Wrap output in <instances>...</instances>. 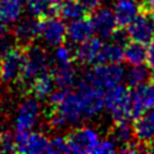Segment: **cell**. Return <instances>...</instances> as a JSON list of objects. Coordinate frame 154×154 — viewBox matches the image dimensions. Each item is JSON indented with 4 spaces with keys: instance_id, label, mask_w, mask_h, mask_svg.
I'll list each match as a JSON object with an SVG mask.
<instances>
[{
    "instance_id": "cell-1",
    "label": "cell",
    "mask_w": 154,
    "mask_h": 154,
    "mask_svg": "<svg viewBox=\"0 0 154 154\" xmlns=\"http://www.w3.org/2000/svg\"><path fill=\"white\" fill-rule=\"evenodd\" d=\"M86 119L85 107L79 91H68L57 105L50 107L49 125L54 128L75 126Z\"/></svg>"
},
{
    "instance_id": "cell-2",
    "label": "cell",
    "mask_w": 154,
    "mask_h": 154,
    "mask_svg": "<svg viewBox=\"0 0 154 154\" xmlns=\"http://www.w3.org/2000/svg\"><path fill=\"white\" fill-rule=\"evenodd\" d=\"M50 63H51V58L42 46L33 44L25 46L22 73L21 77H19L21 84L28 89L30 84L38 75L48 71Z\"/></svg>"
},
{
    "instance_id": "cell-3",
    "label": "cell",
    "mask_w": 154,
    "mask_h": 154,
    "mask_svg": "<svg viewBox=\"0 0 154 154\" xmlns=\"http://www.w3.org/2000/svg\"><path fill=\"white\" fill-rule=\"evenodd\" d=\"M82 79L90 82L96 89L105 93L107 90L117 86L126 79V69L119 63L96 64L91 71H88Z\"/></svg>"
},
{
    "instance_id": "cell-4",
    "label": "cell",
    "mask_w": 154,
    "mask_h": 154,
    "mask_svg": "<svg viewBox=\"0 0 154 154\" xmlns=\"http://www.w3.org/2000/svg\"><path fill=\"white\" fill-rule=\"evenodd\" d=\"M104 103L114 122L132 118L131 99L126 86L119 84L107 90L104 93Z\"/></svg>"
},
{
    "instance_id": "cell-5",
    "label": "cell",
    "mask_w": 154,
    "mask_h": 154,
    "mask_svg": "<svg viewBox=\"0 0 154 154\" xmlns=\"http://www.w3.org/2000/svg\"><path fill=\"white\" fill-rule=\"evenodd\" d=\"M41 117V104L35 96H27L18 104L14 116L16 132H31Z\"/></svg>"
},
{
    "instance_id": "cell-6",
    "label": "cell",
    "mask_w": 154,
    "mask_h": 154,
    "mask_svg": "<svg viewBox=\"0 0 154 154\" xmlns=\"http://www.w3.org/2000/svg\"><path fill=\"white\" fill-rule=\"evenodd\" d=\"M23 55H25V48L21 45H13L3 55L0 62V82L8 85L19 80L22 73Z\"/></svg>"
},
{
    "instance_id": "cell-7",
    "label": "cell",
    "mask_w": 154,
    "mask_h": 154,
    "mask_svg": "<svg viewBox=\"0 0 154 154\" xmlns=\"http://www.w3.org/2000/svg\"><path fill=\"white\" fill-rule=\"evenodd\" d=\"M66 137L69 152L77 154L93 153L100 141L98 131L89 126H80L72 130Z\"/></svg>"
},
{
    "instance_id": "cell-8",
    "label": "cell",
    "mask_w": 154,
    "mask_h": 154,
    "mask_svg": "<svg viewBox=\"0 0 154 154\" xmlns=\"http://www.w3.org/2000/svg\"><path fill=\"white\" fill-rule=\"evenodd\" d=\"M127 32L131 40L145 45L150 44L154 40V13L146 11L139 13L127 26Z\"/></svg>"
},
{
    "instance_id": "cell-9",
    "label": "cell",
    "mask_w": 154,
    "mask_h": 154,
    "mask_svg": "<svg viewBox=\"0 0 154 154\" xmlns=\"http://www.w3.org/2000/svg\"><path fill=\"white\" fill-rule=\"evenodd\" d=\"M38 37L49 46H58L63 44V41L67 38V26L64 25L63 19H59L54 16L42 18Z\"/></svg>"
},
{
    "instance_id": "cell-10",
    "label": "cell",
    "mask_w": 154,
    "mask_h": 154,
    "mask_svg": "<svg viewBox=\"0 0 154 154\" xmlns=\"http://www.w3.org/2000/svg\"><path fill=\"white\" fill-rule=\"evenodd\" d=\"M50 139L42 132H16V149L19 153H49Z\"/></svg>"
},
{
    "instance_id": "cell-11",
    "label": "cell",
    "mask_w": 154,
    "mask_h": 154,
    "mask_svg": "<svg viewBox=\"0 0 154 154\" xmlns=\"http://www.w3.org/2000/svg\"><path fill=\"white\" fill-rule=\"evenodd\" d=\"M131 99V110L132 118L140 117L146 110L154 108V81L153 82H145L139 85L136 88H132L130 93Z\"/></svg>"
},
{
    "instance_id": "cell-12",
    "label": "cell",
    "mask_w": 154,
    "mask_h": 154,
    "mask_svg": "<svg viewBox=\"0 0 154 154\" xmlns=\"http://www.w3.org/2000/svg\"><path fill=\"white\" fill-rule=\"evenodd\" d=\"M91 22H93L94 33L102 40L110 38L118 27L114 12L107 7L103 8L99 7L96 11H94L93 17H91Z\"/></svg>"
},
{
    "instance_id": "cell-13",
    "label": "cell",
    "mask_w": 154,
    "mask_h": 154,
    "mask_svg": "<svg viewBox=\"0 0 154 154\" xmlns=\"http://www.w3.org/2000/svg\"><path fill=\"white\" fill-rule=\"evenodd\" d=\"M41 19L37 17H25L19 18L16 22L13 30V36L21 46H28L36 40L40 35Z\"/></svg>"
},
{
    "instance_id": "cell-14",
    "label": "cell",
    "mask_w": 154,
    "mask_h": 154,
    "mask_svg": "<svg viewBox=\"0 0 154 154\" xmlns=\"http://www.w3.org/2000/svg\"><path fill=\"white\" fill-rule=\"evenodd\" d=\"M102 38L90 37L89 40L81 42L75 49V60L81 64H96L99 53L102 50Z\"/></svg>"
},
{
    "instance_id": "cell-15",
    "label": "cell",
    "mask_w": 154,
    "mask_h": 154,
    "mask_svg": "<svg viewBox=\"0 0 154 154\" xmlns=\"http://www.w3.org/2000/svg\"><path fill=\"white\" fill-rule=\"evenodd\" d=\"M94 36V27L91 19H86L85 17L71 21L67 26V40L71 44L79 45L81 42L89 40Z\"/></svg>"
},
{
    "instance_id": "cell-16",
    "label": "cell",
    "mask_w": 154,
    "mask_h": 154,
    "mask_svg": "<svg viewBox=\"0 0 154 154\" xmlns=\"http://www.w3.org/2000/svg\"><path fill=\"white\" fill-rule=\"evenodd\" d=\"M135 128V137L140 144L152 143L154 137V108L146 110L140 117L135 118L134 123Z\"/></svg>"
},
{
    "instance_id": "cell-17",
    "label": "cell",
    "mask_w": 154,
    "mask_h": 154,
    "mask_svg": "<svg viewBox=\"0 0 154 154\" xmlns=\"http://www.w3.org/2000/svg\"><path fill=\"white\" fill-rule=\"evenodd\" d=\"M140 2L139 0H117L114 4V16L119 27H126L140 13Z\"/></svg>"
},
{
    "instance_id": "cell-18",
    "label": "cell",
    "mask_w": 154,
    "mask_h": 154,
    "mask_svg": "<svg viewBox=\"0 0 154 154\" xmlns=\"http://www.w3.org/2000/svg\"><path fill=\"white\" fill-rule=\"evenodd\" d=\"M55 80L51 72L45 71L41 75H38L35 80L28 86V91L32 96H35L38 100L48 99L51 93L55 90Z\"/></svg>"
},
{
    "instance_id": "cell-19",
    "label": "cell",
    "mask_w": 154,
    "mask_h": 154,
    "mask_svg": "<svg viewBox=\"0 0 154 154\" xmlns=\"http://www.w3.org/2000/svg\"><path fill=\"white\" fill-rule=\"evenodd\" d=\"M27 0H0V17L8 25L16 23L22 18Z\"/></svg>"
},
{
    "instance_id": "cell-20",
    "label": "cell",
    "mask_w": 154,
    "mask_h": 154,
    "mask_svg": "<svg viewBox=\"0 0 154 154\" xmlns=\"http://www.w3.org/2000/svg\"><path fill=\"white\" fill-rule=\"evenodd\" d=\"M51 73L54 76L55 86L59 89L69 90L71 88H73L77 84V73L72 64L54 66Z\"/></svg>"
},
{
    "instance_id": "cell-21",
    "label": "cell",
    "mask_w": 154,
    "mask_h": 154,
    "mask_svg": "<svg viewBox=\"0 0 154 154\" xmlns=\"http://www.w3.org/2000/svg\"><path fill=\"white\" fill-rule=\"evenodd\" d=\"M110 137L117 143V145H119V148L134 143V140L136 139L134 125L130 123L128 119L114 122V126L110 130Z\"/></svg>"
},
{
    "instance_id": "cell-22",
    "label": "cell",
    "mask_w": 154,
    "mask_h": 154,
    "mask_svg": "<svg viewBox=\"0 0 154 154\" xmlns=\"http://www.w3.org/2000/svg\"><path fill=\"white\" fill-rule=\"evenodd\" d=\"M58 5L59 3L57 0H27L26 3V8L31 16L37 18L55 16L58 14Z\"/></svg>"
},
{
    "instance_id": "cell-23",
    "label": "cell",
    "mask_w": 154,
    "mask_h": 154,
    "mask_svg": "<svg viewBox=\"0 0 154 154\" xmlns=\"http://www.w3.org/2000/svg\"><path fill=\"white\" fill-rule=\"evenodd\" d=\"M123 59H125V46L112 41V42H108V44H103L96 64L121 63Z\"/></svg>"
},
{
    "instance_id": "cell-24",
    "label": "cell",
    "mask_w": 154,
    "mask_h": 154,
    "mask_svg": "<svg viewBox=\"0 0 154 154\" xmlns=\"http://www.w3.org/2000/svg\"><path fill=\"white\" fill-rule=\"evenodd\" d=\"M125 60L130 66L144 64L148 62V48L145 44L131 41L125 46Z\"/></svg>"
},
{
    "instance_id": "cell-25",
    "label": "cell",
    "mask_w": 154,
    "mask_h": 154,
    "mask_svg": "<svg viewBox=\"0 0 154 154\" xmlns=\"http://www.w3.org/2000/svg\"><path fill=\"white\" fill-rule=\"evenodd\" d=\"M86 13L88 12L77 0H67V2L59 3L58 5V14L60 16V18L69 22L85 17Z\"/></svg>"
},
{
    "instance_id": "cell-26",
    "label": "cell",
    "mask_w": 154,
    "mask_h": 154,
    "mask_svg": "<svg viewBox=\"0 0 154 154\" xmlns=\"http://www.w3.org/2000/svg\"><path fill=\"white\" fill-rule=\"evenodd\" d=\"M150 80V68L144 64L131 66L126 72V82L130 88H136L139 85H143Z\"/></svg>"
},
{
    "instance_id": "cell-27",
    "label": "cell",
    "mask_w": 154,
    "mask_h": 154,
    "mask_svg": "<svg viewBox=\"0 0 154 154\" xmlns=\"http://www.w3.org/2000/svg\"><path fill=\"white\" fill-rule=\"evenodd\" d=\"M75 59V51L71 50L66 45H58L55 46L54 54H53V63L54 66H64V64H72Z\"/></svg>"
},
{
    "instance_id": "cell-28",
    "label": "cell",
    "mask_w": 154,
    "mask_h": 154,
    "mask_svg": "<svg viewBox=\"0 0 154 154\" xmlns=\"http://www.w3.org/2000/svg\"><path fill=\"white\" fill-rule=\"evenodd\" d=\"M16 149V135L0 130V153H13Z\"/></svg>"
},
{
    "instance_id": "cell-29",
    "label": "cell",
    "mask_w": 154,
    "mask_h": 154,
    "mask_svg": "<svg viewBox=\"0 0 154 154\" xmlns=\"http://www.w3.org/2000/svg\"><path fill=\"white\" fill-rule=\"evenodd\" d=\"M68 152H69V148H68V144H67V137L58 135V136L50 139L49 153L60 154V153H68Z\"/></svg>"
},
{
    "instance_id": "cell-30",
    "label": "cell",
    "mask_w": 154,
    "mask_h": 154,
    "mask_svg": "<svg viewBox=\"0 0 154 154\" xmlns=\"http://www.w3.org/2000/svg\"><path fill=\"white\" fill-rule=\"evenodd\" d=\"M118 152L117 148V143H116L112 137L109 139H104V140H100L98 143V145L94 149L93 153L96 154H110V153H116Z\"/></svg>"
},
{
    "instance_id": "cell-31",
    "label": "cell",
    "mask_w": 154,
    "mask_h": 154,
    "mask_svg": "<svg viewBox=\"0 0 154 154\" xmlns=\"http://www.w3.org/2000/svg\"><path fill=\"white\" fill-rule=\"evenodd\" d=\"M114 42H117V44L122 45V46H126L130 40H131V37H130L127 30H122V28H119V30H116V32L113 33V36L110 37Z\"/></svg>"
},
{
    "instance_id": "cell-32",
    "label": "cell",
    "mask_w": 154,
    "mask_h": 154,
    "mask_svg": "<svg viewBox=\"0 0 154 154\" xmlns=\"http://www.w3.org/2000/svg\"><path fill=\"white\" fill-rule=\"evenodd\" d=\"M77 2L84 7V9L88 13H93L94 11H96V9L100 7L102 0H77Z\"/></svg>"
},
{
    "instance_id": "cell-33",
    "label": "cell",
    "mask_w": 154,
    "mask_h": 154,
    "mask_svg": "<svg viewBox=\"0 0 154 154\" xmlns=\"http://www.w3.org/2000/svg\"><path fill=\"white\" fill-rule=\"evenodd\" d=\"M148 63L149 67H154V40L150 42V45L148 48Z\"/></svg>"
},
{
    "instance_id": "cell-34",
    "label": "cell",
    "mask_w": 154,
    "mask_h": 154,
    "mask_svg": "<svg viewBox=\"0 0 154 154\" xmlns=\"http://www.w3.org/2000/svg\"><path fill=\"white\" fill-rule=\"evenodd\" d=\"M8 33V23L0 17V37L5 36Z\"/></svg>"
},
{
    "instance_id": "cell-35",
    "label": "cell",
    "mask_w": 154,
    "mask_h": 154,
    "mask_svg": "<svg viewBox=\"0 0 154 154\" xmlns=\"http://www.w3.org/2000/svg\"><path fill=\"white\" fill-rule=\"evenodd\" d=\"M58 3H63V2H67V0H57Z\"/></svg>"
},
{
    "instance_id": "cell-36",
    "label": "cell",
    "mask_w": 154,
    "mask_h": 154,
    "mask_svg": "<svg viewBox=\"0 0 154 154\" xmlns=\"http://www.w3.org/2000/svg\"><path fill=\"white\" fill-rule=\"evenodd\" d=\"M2 58H3V54H2V53H0V62H2Z\"/></svg>"
},
{
    "instance_id": "cell-37",
    "label": "cell",
    "mask_w": 154,
    "mask_h": 154,
    "mask_svg": "<svg viewBox=\"0 0 154 154\" xmlns=\"http://www.w3.org/2000/svg\"><path fill=\"white\" fill-rule=\"evenodd\" d=\"M0 116H2V108H0Z\"/></svg>"
},
{
    "instance_id": "cell-38",
    "label": "cell",
    "mask_w": 154,
    "mask_h": 154,
    "mask_svg": "<svg viewBox=\"0 0 154 154\" xmlns=\"http://www.w3.org/2000/svg\"><path fill=\"white\" fill-rule=\"evenodd\" d=\"M153 13H154V11H153Z\"/></svg>"
}]
</instances>
